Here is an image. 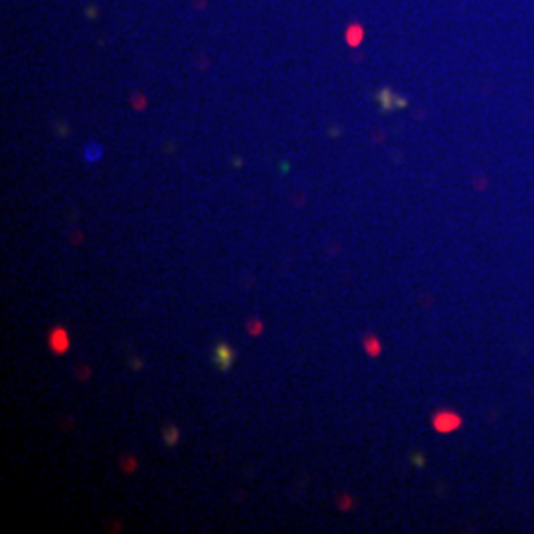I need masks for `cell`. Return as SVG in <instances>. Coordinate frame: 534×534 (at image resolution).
<instances>
[{
	"label": "cell",
	"instance_id": "cell-1",
	"mask_svg": "<svg viewBox=\"0 0 534 534\" xmlns=\"http://www.w3.org/2000/svg\"><path fill=\"white\" fill-rule=\"evenodd\" d=\"M433 425H435L437 431L449 433V431L457 429L461 425V417L457 413H453V411H441V413H437L433 417Z\"/></svg>",
	"mask_w": 534,
	"mask_h": 534
},
{
	"label": "cell",
	"instance_id": "cell-2",
	"mask_svg": "<svg viewBox=\"0 0 534 534\" xmlns=\"http://www.w3.org/2000/svg\"><path fill=\"white\" fill-rule=\"evenodd\" d=\"M232 360H234V352H232V348L226 346V344H220V346L216 348V362L220 364V368L226 370L230 364H232Z\"/></svg>",
	"mask_w": 534,
	"mask_h": 534
},
{
	"label": "cell",
	"instance_id": "cell-3",
	"mask_svg": "<svg viewBox=\"0 0 534 534\" xmlns=\"http://www.w3.org/2000/svg\"><path fill=\"white\" fill-rule=\"evenodd\" d=\"M101 157V149L97 147V145H89L87 149H85V159L89 161V163H93V161H97Z\"/></svg>",
	"mask_w": 534,
	"mask_h": 534
}]
</instances>
